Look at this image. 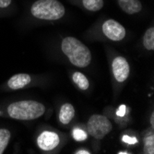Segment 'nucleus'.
<instances>
[{"mask_svg": "<svg viewBox=\"0 0 154 154\" xmlns=\"http://www.w3.org/2000/svg\"><path fill=\"white\" fill-rule=\"evenodd\" d=\"M143 45L148 50L154 49V28H149L146 31L143 37Z\"/></svg>", "mask_w": 154, "mask_h": 154, "instance_id": "obj_13", "label": "nucleus"}, {"mask_svg": "<svg viewBox=\"0 0 154 154\" xmlns=\"http://www.w3.org/2000/svg\"><path fill=\"white\" fill-rule=\"evenodd\" d=\"M32 80V78L28 74H17L12 76L8 81V86L11 90H20L27 86Z\"/></svg>", "mask_w": 154, "mask_h": 154, "instance_id": "obj_8", "label": "nucleus"}, {"mask_svg": "<svg viewBox=\"0 0 154 154\" xmlns=\"http://www.w3.org/2000/svg\"><path fill=\"white\" fill-rule=\"evenodd\" d=\"M73 137H74L75 140L82 141V140H85V139L87 138V134H86V132H84L81 129L76 128L73 130Z\"/></svg>", "mask_w": 154, "mask_h": 154, "instance_id": "obj_16", "label": "nucleus"}, {"mask_svg": "<svg viewBox=\"0 0 154 154\" xmlns=\"http://www.w3.org/2000/svg\"><path fill=\"white\" fill-rule=\"evenodd\" d=\"M123 141L125 142V143H128V144H136L137 142V138L136 137H129V136H124L123 137Z\"/></svg>", "mask_w": 154, "mask_h": 154, "instance_id": "obj_17", "label": "nucleus"}, {"mask_svg": "<svg viewBox=\"0 0 154 154\" xmlns=\"http://www.w3.org/2000/svg\"><path fill=\"white\" fill-rule=\"evenodd\" d=\"M59 141L60 139L57 133L51 131H45L39 136L37 139V144L39 148L43 150H52L57 147Z\"/></svg>", "mask_w": 154, "mask_h": 154, "instance_id": "obj_7", "label": "nucleus"}, {"mask_svg": "<svg viewBox=\"0 0 154 154\" xmlns=\"http://www.w3.org/2000/svg\"><path fill=\"white\" fill-rule=\"evenodd\" d=\"M76 154H90L91 152L87 151V150H79L77 152H75Z\"/></svg>", "mask_w": 154, "mask_h": 154, "instance_id": "obj_20", "label": "nucleus"}, {"mask_svg": "<svg viewBox=\"0 0 154 154\" xmlns=\"http://www.w3.org/2000/svg\"><path fill=\"white\" fill-rule=\"evenodd\" d=\"M119 7L127 14H136L142 9V5L139 0H118Z\"/></svg>", "mask_w": 154, "mask_h": 154, "instance_id": "obj_9", "label": "nucleus"}, {"mask_svg": "<svg viewBox=\"0 0 154 154\" xmlns=\"http://www.w3.org/2000/svg\"><path fill=\"white\" fill-rule=\"evenodd\" d=\"M72 79H73V81L77 84L79 89H81L82 91L88 90V88L90 86V82L85 75H83L80 72H75L73 74Z\"/></svg>", "mask_w": 154, "mask_h": 154, "instance_id": "obj_11", "label": "nucleus"}, {"mask_svg": "<svg viewBox=\"0 0 154 154\" xmlns=\"http://www.w3.org/2000/svg\"><path fill=\"white\" fill-rule=\"evenodd\" d=\"M127 107H125V105H121L119 108H118V110L116 111V115L118 116H125V111H127V109H125Z\"/></svg>", "mask_w": 154, "mask_h": 154, "instance_id": "obj_18", "label": "nucleus"}, {"mask_svg": "<svg viewBox=\"0 0 154 154\" xmlns=\"http://www.w3.org/2000/svg\"><path fill=\"white\" fill-rule=\"evenodd\" d=\"M103 34L112 41H121L125 36V28L115 20H108L103 24Z\"/></svg>", "mask_w": 154, "mask_h": 154, "instance_id": "obj_5", "label": "nucleus"}, {"mask_svg": "<svg viewBox=\"0 0 154 154\" xmlns=\"http://www.w3.org/2000/svg\"><path fill=\"white\" fill-rule=\"evenodd\" d=\"M10 137L11 135L9 130L5 128L0 129V154H2L8 147L10 140Z\"/></svg>", "mask_w": 154, "mask_h": 154, "instance_id": "obj_14", "label": "nucleus"}, {"mask_svg": "<svg viewBox=\"0 0 154 154\" xmlns=\"http://www.w3.org/2000/svg\"><path fill=\"white\" fill-rule=\"evenodd\" d=\"M113 72L118 82H124L129 76V64L122 57H117L113 61Z\"/></svg>", "mask_w": 154, "mask_h": 154, "instance_id": "obj_6", "label": "nucleus"}, {"mask_svg": "<svg viewBox=\"0 0 154 154\" xmlns=\"http://www.w3.org/2000/svg\"><path fill=\"white\" fill-rule=\"evenodd\" d=\"M61 48L69 61L78 67H86L91 61L90 49L74 37H66L63 40Z\"/></svg>", "mask_w": 154, "mask_h": 154, "instance_id": "obj_1", "label": "nucleus"}, {"mask_svg": "<svg viewBox=\"0 0 154 154\" xmlns=\"http://www.w3.org/2000/svg\"><path fill=\"white\" fill-rule=\"evenodd\" d=\"M143 151L145 154H153L154 153V137H153V135H149L145 137Z\"/></svg>", "mask_w": 154, "mask_h": 154, "instance_id": "obj_15", "label": "nucleus"}, {"mask_svg": "<svg viewBox=\"0 0 154 154\" xmlns=\"http://www.w3.org/2000/svg\"><path fill=\"white\" fill-rule=\"evenodd\" d=\"M65 7L57 0H37L31 8V13L40 20H57L65 15Z\"/></svg>", "mask_w": 154, "mask_h": 154, "instance_id": "obj_3", "label": "nucleus"}, {"mask_svg": "<svg viewBox=\"0 0 154 154\" xmlns=\"http://www.w3.org/2000/svg\"><path fill=\"white\" fill-rule=\"evenodd\" d=\"M75 116V108L70 103H65L61 106L59 112V120L62 124L66 125L70 123Z\"/></svg>", "mask_w": 154, "mask_h": 154, "instance_id": "obj_10", "label": "nucleus"}, {"mask_svg": "<svg viewBox=\"0 0 154 154\" xmlns=\"http://www.w3.org/2000/svg\"><path fill=\"white\" fill-rule=\"evenodd\" d=\"M84 8L90 11H99L103 7V0H82Z\"/></svg>", "mask_w": 154, "mask_h": 154, "instance_id": "obj_12", "label": "nucleus"}, {"mask_svg": "<svg viewBox=\"0 0 154 154\" xmlns=\"http://www.w3.org/2000/svg\"><path fill=\"white\" fill-rule=\"evenodd\" d=\"M150 124H151L152 127H154V114H152L150 116Z\"/></svg>", "mask_w": 154, "mask_h": 154, "instance_id": "obj_21", "label": "nucleus"}, {"mask_svg": "<svg viewBox=\"0 0 154 154\" xmlns=\"http://www.w3.org/2000/svg\"><path fill=\"white\" fill-rule=\"evenodd\" d=\"M87 128L90 135H91L93 137L103 138L113 129V125L106 116L93 115L88 121Z\"/></svg>", "mask_w": 154, "mask_h": 154, "instance_id": "obj_4", "label": "nucleus"}, {"mask_svg": "<svg viewBox=\"0 0 154 154\" xmlns=\"http://www.w3.org/2000/svg\"><path fill=\"white\" fill-rule=\"evenodd\" d=\"M12 0H0V8H6L11 4Z\"/></svg>", "mask_w": 154, "mask_h": 154, "instance_id": "obj_19", "label": "nucleus"}, {"mask_svg": "<svg viewBox=\"0 0 154 154\" xmlns=\"http://www.w3.org/2000/svg\"><path fill=\"white\" fill-rule=\"evenodd\" d=\"M129 152H128V151H119L118 152V154H128Z\"/></svg>", "mask_w": 154, "mask_h": 154, "instance_id": "obj_22", "label": "nucleus"}, {"mask_svg": "<svg viewBox=\"0 0 154 154\" xmlns=\"http://www.w3.org/2000/svg\"><path fill=\"white\" fill-rule=\"evenodd\" d=\"M8 114L17 120H33L45 113V107L36 101H20L8 105Z\"/></svg>", "mask_w": 154, "mask_h": 154, "instance_id": "obj_2", "label": "nucleus"}]
</instances>
